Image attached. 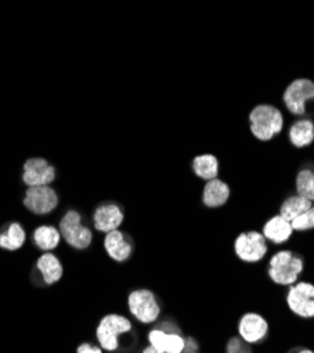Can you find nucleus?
I'll return each instance as SVG.
<instances>
[{"instance_id":"1","label":"nucleus","mask_w":314,"mask_h":353,"mask_svg":"<svg viewBox=\"0 0 314 353\" xmlns=\"http://www.w3.org/2000/svg\"><path fill=\"white\" fill-rule=\"evenodd\" d=\"M303 272L304 259L300 253L293 250H279L268 263V276L271 281L282 287L296 284Z\"/></svg>"},{"instance_id":"2","label":"nucleus","mask_w":314,"mask_h":353,"mask_svg":"<svg viewBox=\"0 0 314 353\" xmlns=\"http://www.w3.org/2000/svg\"><path fill=\"white\" fill-rule=\"evenodd\" d=\"M133 332L132 321L119 314L105 315L97 327L95 336L102 350L117 352L122 347L121 338Z\"/></svg>"},{"instance_id":"3","label":"nucleus","mask_w":314,"mask_h":353,"mask_svg":"<svg viewBox=\"0 0 314 353\" xmlns=\"http://www.w3.org/2000/svg\"><path fill=\"white\" fill-rule=\"evenodd\" d=\"M251 132L252 134L261 140L269 141L283 129V114L273 105H258L249 113Z\"/></svg>"},{"instance_id":"4","label":"nucleus","mask_w":314,"mask_h":353,"mask_svg":"<svg viewBox=\"0 0 314 353\" xmlns=\"http://www.w3.org/2000/svg\"><path fill=\"white\" fill-rule=\"evenodd\" d=\"M128 308L136 321L146 325L157 322L161 314L157 297L148 288L133 290L128 297Z\"/></svg>"},{"instance_id":"5","label":"nucleus","mask_w":314,"mask_h":353,"mask_svg":"<svg viewBox=\"0 0 314 353\" xmlns=\"http://www.w3.org/2000/svg\"><path fill=\"white\" fill-rule=\"evenodd\" d=\"M268 250V242L258 230L242 232L234 242V252L237 257L248 264H255L264 260Z\"/></svg>"},{"instance_id":"6","label":"nucleus","mask_w":314,"mask_h":353,"mask_svg":"<svg viewBox=\"0 0 314 353\" xmlns=\"http://www.w3.org/2000/svg\"><path fill=\"white\" fill-rule=\"evenodd\" d=\"M59 230L61 238L77 250H85L92 243V232L82 223V216L78 211H68L63 216Z\"/></svg>"},{"instance_id":"7","label":"nucleus","mask_w":314,"mask_h":353,"mask_svg":"<svg viewBox=\"0 0 314 353\" xmlns=\"http://www.w3.org/2000/svg\"><path fill=\"white\" fill-rule=\"evenodd\" d=\"M314 101V82L300 78L289 83L284 90L283 102L288 110L295 116H304L310 113V103Z\"/></svg>"},{"instance_id":"8","label":"nucleus","mask_w":314,"mask_h":353,"mask_svg":"<svg viewBox=\"0 0 314 353\" xmlns=\"http://www.w3.org/2000/svg\"><path fill=\"white\" fill-rule=\"evenodd\" d=\"M286 304L289 310L302 319L314 318V284L297 281L286 292Z\"/></svg>"},{"instance_id":"9","label":"nucleus","mask_w":314,"mask_h":353,"mask_svg":"<svg viewBox=\"0 0 314 353\" xmlns=\"http://www.w3.org/2000/svg\"><path fill=\"white\" fill-rule=\"evenodd\" d=\"M269 332V322L258 312H246L238 321V336L251 346L264 343Z\"/></svg>"},{"instance_id":"10","label":"nucleus","mask_w":314,"mask_h":353,"mask_svg":"<svg viewBox=\"0 0 314 353\" xmlns=\"http://www.w3.org/2000/svg\"><path fill=\"white\" fill-rule=\"evenodd\" d=\"M23 203L28 211L36 215H47L59 205V195L50 185L28 187Z\"/></svg>"},{"instance_id":"11","label":"nucleus","mask_w":314,"mask_h":353,"mask_svg":"<svg viewBox=\"0 0 314 353\" xmlns=\"http://www.w3.org/2000/svg\"><path fill=\"white\" fill-rule=\"evenodd\" d=\"M55 180V168L44 159H30L23 167V183L28 187L50 185Z\"/></svg>"},{"instance_id":"12","label":"nucleus","mask_w":314,"mask_h":353,"mask_svg":"<svg viewBox=\"0 0 314 353\" xmlns=\"http://www.w3.org/2000/svg\"><path fill=\"white\" fill-rule=\"evenodd\" d=\"M104 248H105L108 256L112 260H115L117 263L128 261L135 252L133 241L130 239L129 234H126L125 232H122L119 229L112 230L105 234Z\"/></svg>"},{"instance_id":"13","label":"nucleus","mask_w":314,"mask_h":353,"mask_svg":"<svg viewBox=\"0 0 314 353\" xmlns=\"http://www.w3.org/2000/svg\"><path fill=\"white\" fill-rule=\"evenodd\" d=\"M94 226L98 232L109 233L112 230H118L124 223L125 214L124 210L115 202L101 203L94 212Z\"/></svg>"},{"instance_id":"14","label":"nucleus","mask_w":314,"mask_h":353,"mask_svg":"<svg viewBox=\"0 0 314 353\" xmlns=\"http://www.w3.org/2000/svg\"><path fill=\"white\" fill-rule=\"evenodd\" d=\"M149 345L163 353H184L186 338L181 334L164 332L160 328H155L148 335Z\"/></svg>"},{"instance_id":"15","label":"nucleus","mask_w":314,"mask_h":353,"mask_svg":"<svg viewBox=\"0 0 314 353\" xmlns=\"http://www.w3.org/2000/svg\"><path fill=\"white\" fill-rule=\"evenodd\" d=\"M292 223L286 219H283L280 215H275L266 221L262 229V234L265 236L266 242L273 245H283L286 243L293 234Z\"/></svg>"},{"instance_id":"16","label":"nucleus","mask_w":314,"mask_h":353,"mask_svg":"<svg viewBox=\"0 0 314 353\" xmlns=\"http://www.w3.org/2000/svg\"><path fill=\"white\" fill-rule=\"evenodd\" d=\"M231 195V190L226 183L214 179L211 181H207L204 191H203V203L207 208L215 210L221 208L228 202Z\"/></svg>"},{"instance_id":"17","label":"nucleus","mask_w":314,"mask_h":353,"mask_svg":"<svg viewBox=\"0 0 314 353\" xmlns=\"http://www.w3.org/2000/svg\"><path fill=\"white\" fill-rule=\"evenodd\" d=\"M36 266L47 285H51V284H55L57 281H60L63 277V273H64L60 259L50 252L43 253L39 257Z\"/></svg>"},{"instance_id":"18","label":"nucleus","mask_w":314,"mask_h":353,"mask_svg":"<svg viewBox=\"0 0 314 353\" xmlns=\"http://www.w3.org/2000/svg\"><path fill=\"white\" fill-rule=\"evenodd\" d=\"M33 242L40 250L48 253L55 248H59L61 242V233L54 226L43 225L33 232Z\"/></svg>"},{"instance_id":"19","label":"nucleus","mask_w":314,"mask_h":353,"mask_svg":"<svg viewBox=\"0 0 314 353\" xmlns=\"http://www.w3.org/2000/svg\"><path fill=\"white\" fill-rule=\"evenodd\" d=\"M313 207V202L299 196L297 194L284 199L279 208V215L288 222H293L296 218L303 215Z\"/></svg>"},{"instance_id":"20","label":"nucleus","mask_w":314,"mask_h":353,"mask_svg":"<svg viewBox=\"0 0 314 353\" xmlns=\"http://www.w3.org/2000/svg\"><path fill=\"white\" fill-rule=\"evenodd\" d=\"M291 143L295 147H306L314 141V123L310 119L296 121L289 130Z\"/></svg>"},{"instance_id":"21","label":"nucleus","mask_w":314,"mask_h":353,"mask_svg":"<svg viewBox=\"0 0 314 353\" xmlns=\"http://www.w3.org/2000/svg\"><path fill=\"white\" fill-rule=\"evenodd\" d=\"M26 242V230L24 228L17 223L13 222L10 223L5 232L0 233V248L5 250H19Z\"/></svg>"},{"instance_id":"22","label":"nucleus","mask_w":314,"mask_h":353,"mask_svg":"<svg viewBox=\"0 0 314 353\" xmlns=\"http://www.w3.org/2000/svg\"><path fill=\"white\" fill-rule=\"evenodd\" d=\"M193 170L198 179L211 181L218 175V160L213 154L197 156L193 160Z\"/></svg>"},{"instance_id":"23","label":"nucleus","mask_w":314,"mask_h":353,"mask_svg":"<svg viewBox=\"0 0 314 353\" xmlns=\"http://www.w3.org/2000/svg\"><path fill=\"white\" fill-rule=\"evenodd\" d=\"M296 191L297 195L314 202V171L302 170L296 176Z\"/></svg>"},{"instance_id":"24","label":"nucleus","mask_w":314,"mask_h":353,"mask_svg":"<svg viewBox=\"0 0 314 353\" xmlns=\"http://www.w3.org/2000/svg\"><path fill=\"white\" fill-rule=\"evenodd\" d=\"M291 223L295 232H307L314 229V205L308 211H306L303 215H300Z\"/></svg>"},{"instance_id":"25","label":"nucleus","mask_w":314,"mask_h":353,"mask_svg":"<svg viewBox=\"0 0 314 353\" xmlns=\"http://www.w3.org/2000/svg\"><path fill=\"white\" fill-rule=\"evenodd\" d=\"M225 353H253V349L239 336H233L225 343Z\"/></svg>"},{"instance_id":"26","label":"nucleus","mask_w":314,"mask_h":353,"mask_svg":"<svg viewBox=\"0 0 314 353\" xmlns=\"http://www.w3.org/2000/svg\"><path fill=\"white\" fill-rule=\"evenodd\" d=\"M77 353H104V350L101 349L99 345L97 346L88 342H84L77 347Z\"/></svg>"},{"instance_id":"27","label":"nucleus","mask_w":314,"mask_h":353,"mask_svg":"<svg viewBox=\"0 0 314 353\" xmlns=\"http://www.w3.org/2000/svg\"><path fill=\"white\" fill-rule=\"evenodd\" d=\"M198 350V343L194 338H187L186 339V350L184 353H194Z\"/></svg>"},{"instance_id":"28","label":"nucleus","mask_w":314,"mask_h":353,"mask_svg":"<svg viewBox=\"0 0 314 353\" xmlns=\"http://www.w3.org/2000/svg\"><path fill=\"white\" fill-rule=\"evenodd\" d=\"M288 353H314V352L306 346H295Z\"/></svg>"},{"instance_id":"29","label":"nucleus","mask_w":314,"mask_h":353,"mask_svg":"<svg viewBox=\"0 0 314 353\" xmlns=\"http://www.w3.org/2000/svg\"><path fill=\"white\" fill-rule=\"evenodd\" d=\"M141 353H163V352H160V350H157V349H155L153 346H146L145 349H144V352H141Z\"/></svg>"},{"instance_id":"30","label":"nucleus","mask_w":314,"mask_h":353,"mask_svg":"<svg viewBox=\"0 0 314 353\" xmlns=\"http://www.w3.org/2000/svg\"><path fill=\"white\" fill-rule=\"evenodd\" d=\"M194 353H198V352H194Z\"/></svg>"}]
</instances>
